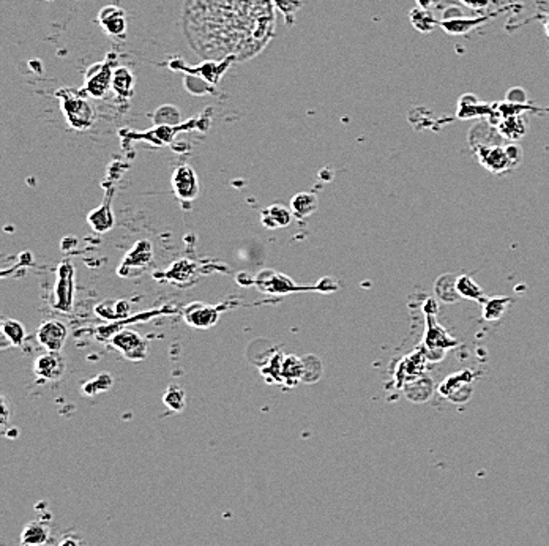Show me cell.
<instances>
[{
    "label": "cell",
    "mask_w": 549,
    "mask_h": 546,
    "mask_svg": "<svg viewBox=\"0 0 549 546\" xmlns=\"http://www.w3.org/2000/svg\"><path fill=\"white\" fill-rule=\"evenodd\" d=\"M153 120L156 125H177L180 122V112L173 105L161 106L155 112Z\"/></svg>",
    "instance_id": "20"
},
{
    "label": "cell",
    "mask_w": 549,
    "mask_h": 546,
    "mask_svg": "<svg viewBox=\"0 0 549 546\" xmlns=\"http://www.w3.org/2000/svg\"><path fill=\"white\" fill-rule=\"evenodd\" d=\"M185 319H187L188 324H191L192 327L205 328L215 324L218 319V311L209 305L195 304L185 310Z\"/></svg>",
    "instance_id": "12"
},
{
    "label": "cell",
    "mask_w": 549,
    "mask_h": 546,
    "mask_svg": "<svg viewBox=\"0 0 549 546\" xmlns=\"http://www.w3.org/2000/svg\"><path fill=\"white\" fill-rule=\"evenodd\" d=\"M163 401H165V405L169 409H173L175 412H180L185 407V392L180 389V387L170 385L168 392L165 393V397H163Z\"/></svg>",
    "instance_id": "22"
},
{
    "label": "cell",
    "mask_w": 549,
    "mask_h": 546,
    "mask_svg": "<svg viewBox=\"0 0 549 546\" xmlns=\"http://www.w3.org/2000/svg\"><path fill=\"white\" fill-rule=\"evenodd\" d=\"M112 77L114 71L109 63H97L85 76V92L94 98L106 97V93L112 89Z\"/></svg>",
    "instance_id": "2"
},
{
    "label": "cell",
    "mask_w": 549,
    "mask_h": 546,
    "mask_svg": "<svg viewBox=\"0 0 549 546\" xmlns=\"http://www.w3.org/2000/svg\"><path fill=\"white\" fill-rule=\"evenodd\" d=\"M462 2L474 6V9H479V6H484L488 5V0H462Z\"/></svg>",
    "instance_id": "27"
},
{
    "label": "cell",
    "mask_w": 549,
    "mask_h": 546,
    "mask_svg": "<svg viewBox=\"0 0 549 546\" xmlns=\"http://www.w3.org/2000/svg\"><path fill=\"white\" fill-rule=\"evenodd\" d=\"M545 32H546V37L549 38V18L546 19V23H545Z\"/></svg>",
    "instance_id": "29"
},
{
    "label": "cell",
    "mask_w": 549,
    "mask_h": 546,
    "mask_svg": "<svg viewBox=\"0 0 549 546\" xmlns=\"http://www.w3.org/2000/svg\"><path fill=\"white\" fill-rule=\"evenodd\" d=\"M134 87V76L128 68L120 67L114 71L112 89L120 98H130Z\"/></svg>",
    "instance_id": "15"
},
{
    "label": "cell",
    "mask_w": 549,
    "mask_h": 546,
    "mask_svg": "<svg viewBox=\"0 0 549 546\" xmlns=\"http://www.w3.org/2000/svg\"><path fill=\"white\" fill-rule=\"evenodd\" d=\"M292 217H294V213H292L290 208H288L286 205H283V204L270 205L267 208H263L262 213H261L262 225L266 226L267 229L286 228L290 225Z\"/></svg>",
    "instance_id": "9"
},
{
    "label": "cell",
    "mask_w": 549,
    "mask_h": 546,
    "mask_svg": "<svg viewBox=\"0 0 549 546\" xmlns=\"http://www.w3.org/2000/svg\"><path fill=\"white\" fill-rule=\"evenodd\" d=\"M281 371H283V378L284 379H290V384H295V380L302 379L303 375V365L298 360L297 357H286L281 365Z\"/></svg>",
    "instance_id": "19"
},
{
    "label": "cell",
    "mask_w": 549,
    "mask_h": 546,
    "mask_svg": "<svg viewBox=\"0 0 549 546\" xmlns=\"http://www.w3.org/2000/svg\"><path fill=\"white\" fill-rule=\"evenodd\" d=\"M59 95H62V111L71 127L76 130H87L94 125L95 111L82 95H73L70 92H60Z\"/></svg>",
    "instance_id": "1"
},
{
    "label": "cell",
    "mask_w": 549,
    "mask_h": 546,
    "mask_svg": "<svg viewBox=\"0 0 549 546\" xmlns=\"http://www.w3.org/2000/svg\"><path fill=\"white\" fill-rule=\"evenodd\" d=\"M112 343L114 346L122 352L126 358H130V360H141V358H144L147 354L146 340H142L141 335L130 332V330L114 336Z\"/></svg>",
    "instance_id": "7"
},
{
    "label": "cell",
    "mask_w": 549,
    "mask_h": 546,
    "mask_svg": "<svg viewBox=\"0 0 549 546\" xmlns=\"http://www.w3.org/2000/svg\"><path fill=\"white\" fill-rule=\"evenodd\" d=\"M48 2H53V0H48Z\"/></svg>",
    "instance_id": "30"
},
{
    "label": "cell",
    "mask_w": 549,
    "mask_h": 546,
    "mask_svg": "<svg viewBox=\"0 0 549 546\" xmlns=\"http://www.w3.org/2000/svg\"><path fill=\"white\" fill-rule=\"evenodd\" d=\"M417 2L420 6H422V9H428V6H430L434 0H417Z\"/></svg>",
    "instance_id": "28"
},
{
    "label": "cell",
    "mask_w": 549,
    "mask_h": 546,
    "mask_svg": "<svg viewBox=\"0 0 549 546\" xmlns=\"http://www.w3.org/2000/svg\"><path fill=\"white\" fill-rule=\"evenodd\" d=\"M99 24H102L104 31L112 35V37H125V13L122 9H119V6H104V9L99 11Z\"/></svg>",
    "instance_id": "8"
},
{
    "label": "cell",
    "mask_w": 549,
    "mask_h": 546,
    "mask_svg": "<svg viewBox=\"0 0 549 546\" xmlns=\"http://www.w3.org/2000/svg\"><path fill=\"white\" fill-rule=\"evenodd\" d=\"M411 23L420 32H431L437 24L433 13L428 9H422V6L411 11Z\"/></svg>",
    "instance_id": "16"
},
{
    "label": "cell",
    "mask_w": 549,
    "mask_h": 546,
    "mask_svg": "<svg viewBox=\"0 0 549 546\" xmlns=\"http://www.w3.org/2000/svg\"><path fill=\"white\" fill-rule=\"evenodd\" d=\"M290 210L297 218H306L317 210V198L312 193H298L290 200Z\"/></svg>",
    "instance_id": "14"
},
{
    "label": "cell",
    "mask_w": 549,
    "mask_h": 546,
    "mask_svg": "<svg viewBox=\"0 0 549 546\" xmlns=\"http://www.w3.org/2000/svg\"><path fill=\"white\" fill-rule=\"evenodd\" d=\"M65 358L60 352H46L35 360V375L43 380H59L65 375Z\"/></svg>",
    "instance_id": "4"
},
{
    "label": "cell",
    "mask_w": 549,
    "mask_h": 546,
    "mask_svg": "<svg viewBox=\"0 0 549 546\" xmlns=\"http://www.w3.org/2000/svg\"><path fill=\"white\" fill-rule=\"evenodd\" d=\"M73 284V267H71L68 262L62 264L59 269V279H57L55 286V306L59 308V310L67 313L71 310L75 294Z\"/></svg>",
    "instance_id": "6"
},
{
    "label": "cell",
    "mask_w": 549,
    "mask_h": 546,
    "mask_svg": "<svg viewBox=\"0 0 549 546\" xmlns=\"http://www.w3.org/2000/svg\"><path fill=\"white\" fill-rule=\"evenodd\" d=\"M509 301L510 300L507 297H499V299L489 300L487 306H484V318L489 319V321H496V319L501 318L504 311L507 310Z\"/></svg>",
    "instance_id": "23"
},
{
    "label": "cell",
    "mask_w": 549,
    "mask_h": 546,
    "mask_svg": "<svg viewBox=\"0 0 549 546\" xmlns=\"http://www.w3.org/2000/svg\"><path fill=\"white\" fill-rule=\"evenodd\" d=\"M57 546H82V545L76 537H65V538H62Z\"/></svg>",
    "instance_id": "26"
},
{
    "label": "cell",
    "mask_w": 549,
    "mask_h": 546,
    "mask_svg": "<svg viewBox=\"0 0 549 546\" xmlns=\"http://www.w3.org/2000/svg\"><path fill=\"white\" fill-rule=\"evenodd\" d=\"M456 291H458L460 296L472 300H480L482 297V289L470 277H461L458 282H456Z\"/></svg>",
    "instance_id": "21"
},
{
    "label": "cell",
    "mask_w": 549,
    "mask_h": 546,
    "mask_svg": "<svg viewBox=\"0 0 549 546\" xmlns=\"http://www.w3.org/2000/svg\"><path fill=\"white\" fill-rule=\"evenodd\" d=\"M2 333H4V338L9 340L13 346H21L26 338V328L19 321H13V319H5L2 322Z\"/></svg>",
    "instance_id": "18"
},
{
    "label": "cell",
    "mask_w": 549,
    "mask_h": 546,
    "mask_svg": "<svg viewBox=\"0 0 549 546\" xmlns=\"http://www.w3.org/2000/svg\"><path fill=\"white\" fill-rule=\"evenodd\" d=\"M489 16H483V18H475V19H445L442 23V27L445 28L448 33L452 35H461L469 32L470 28H474L475 26H479L484 23Z\"/></svg>",
    "instance_id": "17"
},
{
    "label": "cell",
    "mask_w": 549,
    "mask_h": 546,
    "mask_svg": "<svg viewBox=\"0 0 549 546\" xmlns=\"http://www.w3.org/2000/svg\"><path fill=\"white\" fill-rule=\"evenodd\" d=\"M275 4L280 11L284 14V16H292L298 9H300L302 2L300 0H275Z\"/></svg>",
    "instance_id": "25"
},
{
    "label": "cell",
    "mask_w": 549,
    "mask_h": 546,
    "mask_svg": "<svg viewBox=\"0 0 549 546\" xmlns=\"http://www.w3.org/2000/svg\"><path fill=\"white\" fill-rule=\"evenodd\" d=\"M480 160L482 163L487 166L488 169L499 172L502 169L510 168L511 164H515L513 161L516 160L515 156H511L510 149L502 150V149H484L480 147Z\"/></svg>",
    "instance_id": "10"
},
{
    "label": "cell",
    "mask_w": 549,
    "mask_h": 546,
    "mask_svg": "<svg viewBox=\"0 0 549 546\" xmlns=\"http://www.w3.org/2000/svg\"><path fill=\"white\" fill-rule=\"evenodd\" d=\"M185 87H187L188 92L195 93V95H201V93L210 92V85L207 84L204 79L196 77V76H187L185 77Z\"/></svg>",
    "instance_id": "24"
},
{
    "label": "cell",
    "mask_w": 549,
    "mask_h": 546,
    "mask_svg": "<svg viewBox=\"0 0 549 546\" xmlns=\"http://www.w3.org/2000/svg\"><path fill=\"white\" fill-rule=\"evenodd\" d=\"M51 530L43 521L27 523L21 532V546H43L49 542Z\"/></svg>",
    "instance_id": "11"
},
{
    "label": "cell",
    "mask_w": 549,
    "mask_h": 546,
    "mask_svg": "<svg viewBox=\"0 0 549 546\" xmlns=\"http://www.w3.org/2000/svg\"><path fill=\"white\" fill-rule=\"evenodd\" d=\"M152 256H153V251H152V247L151 243H148L147 240H142V242H138L136 245H134V248L130 251L125 256L124 259V265L120 267L119 272H124L126 269V272H130V269L136 267V269H144L146 265L152 261Z\"/></svg>",
    "instance_id": "13"
},
{
    "label": "cell",
    "mask_w": 549,
    "mask_h": 546,
    "mask_svg": "<svg viewBox=\"0 0 549 546\" xmlns=\"http://www.w3.org/2000/svg\"><path fill=\"white\" fill-rule=\"evenodd\" d=\"M68 328L60 321H46L37 332V340L48 352H60L65 346Z\"/></svg>",
    "instance_id": "3"
},
{
    "label": "cell",
    "mask_w": 549,
    "mask_h": 546,
    "mask_svg": "<svg viewBox=\"0 0 549 546\" xmlns=\"http://www.w3.org/2000/svg\"><path fill=\"white\" fill-rule=\"evenodd\" d=\"M173 188L177 198L182 200H192L199 195V181L192 168L180 166L174 171Z\"/></svg>",
    "instance_id": "5"
}]
</instances>
